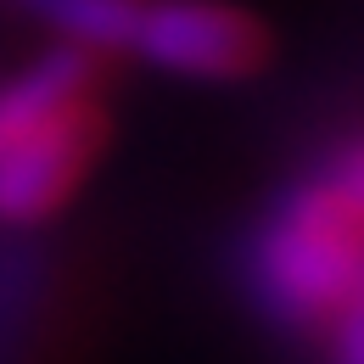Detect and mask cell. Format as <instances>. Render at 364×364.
Segmentation results:
<instances>
[{
  "instance_id": "obj_1",
  "label": "cell",
  "mask_w": 364,
  "mask_h": 364,
  "mask_svg": "<svg viewBox=\"0 0 364 364\" xmlns=\"http://www.w3.org/2000/svg\"><path fill=\"white\" fill-rule=\"evenodd\" d=\"M364 280V208L331 180L291 185L247 247L252 303L291 331H319Z\"/></svg>"
},
{
  "instance_id": "obj_2",
  "label": "cell",
  "mask_w": 364,
  "mask_h": 364,
  "mask_svg": "<svg viewBox=\"0 0 364 364\" xmlns=\"http://www.w3.org/2000/svg\"><path fill=\"white\" fill-rule=\"evenodd\" d=\"M107 146L101 95H79L40 118L23 140L0 151V225H40L50 219L95 168Z\"/></svg>"
},
{
  "instance_id": "obj_3",
  "label": "cell",
  "mask_w": 364,
  "mask_h": 364,
  "mask_svg": "<svg viewBox=\"0 0 364 364\" xmlns=\"http://www.w3.org/2000/svg\"><path fill=\"white\" fill-rule=\"evenodd\" d=\"M129 50L180 79H247L269 62V34L230 0H146Z\"/></svg>"
},
{
  "instance_id": "obj_4",
  "label": "cell",
  "mask_w": 364,
  "mask_h": 364,
  "mask_svg": "<svg viewBox=\"0 0 364 364\" xmlns=\"http://www.w3.org/2000/svg\"><path fill=\"white\" fill-rule=\"evenodd\" d=\"M28 6H34V17H46L68 46H85L95 56L129 50L135 23L146 11V0H28Z\"/></svg>"
},
{
  "instance_id": "obj_5",
  "label": "cell",
  "mask_w": 364,
  "mask_h": 364,
  "mask_svg": "<svg viewBox=\"0 0 364 364\" xmlns=\"http://www.w3.org/2000/svg\"><path fill=\"white\" fill-rule=\"evenodd\" d=\"M331 364H364V280L331 319Z\"/></svg>"
},
{
  "instance_id": "obj_6",
  "label": "cell",
  "mask_w": 364,
  "mask_h": 364,
  "mask_svg": "<svg viewBox=\"0 0 364 364\" xmlns=\"http://www.w3.org/2000/svg\"><path fill=\"white\" fill-rule=\"evenodd\" d=\"M325 174H331V180H336V185H342V191H348V196L364 208V140H348V146L325 163Z\"/></svg>"
}]
</instances>
